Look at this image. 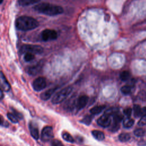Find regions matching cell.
Returning <instances> with one entry per match:
<instances>
[{"instance_id": "18", "label": "cell", "mask_w": 146, "mask_h": 146, "mask_svg": "<svg viewBox=\"0 0 146 146\" xmlns=\"http://www.w3.org/2000/svg\"><path fill=\"white\" fill-rule=\"evenodd\" d=\"M119 112V110L118 108L117 107H111L110 108H108V110H107L104 113L105 114H107L108 115H110V116H113L115 115V114Z\"/></svg>"}, {"instance_id": "32", "label": "cell", "mask_w": 146, "mask_h": 146, "mask_svg": "<svg viewBox=\"0 0 146 146\" xmlns=\"http://www.w3.org/2000/svg\"><path fill=\"white\" fill-rule=\"evenodd\" d=\"M13 114H14L18 119H22L23 116H22V114L20 113L19 112H18V111H15V110L13 109Z\"/></svg>"}, {"instance_id": "34", "label": "cell", "mask_w": 146, "mask_h": 146, "mask_svg": "<svg viewBox=\"0 0 146 146\" xmlns=\"http://www.w3.org/2000/svg\"><path fill=\"white\" fill-rule=\"evenodd\" d=\"M146 115V107H144L141 108V116Z\"/></svg>"}, {"instance_id": "11", "label": "cell", "mask_w": 146, "mask_h": 146, "mask_svg": "<svg viewBox=\"0 0 146 146\" xmlns=\"http://www.w3.org/2000/svg\"><path fill=\"white\" fill-rule=\"evenodd\" d=\"M29 129L30 132V134L32 136V137L34 139H38L39 135V131L38 128L36 125H34L32 123H30L29 124Z\"/></svg>"}, {"instance_id": "30", "label": "cell", "mask_w": 146, "mask_h": 146, "mask_svg": "<svg viewBox=\"0 0 146 146\" xmlns=\"http://www.w3.org/2000/svg\"><path fill=\"white\" fill-rule=\"evenodd\" d=\"M137 124L139 126H143L146 125V115L141 116V119L138 121Z\"/></svg>"}, {"instance_id": "20", "label": "cell", "mask_w": 146, "mask_h": 146, "mask_svg": "<svg viewBox=\"0 0 146 146\" xmlns=\"http://www.w3.org/2000/svg\"><path fill=\"white\" fill-rule=\"evenodd\" d=\"M118 138L121 142H127L130 140L131 136L129 133H122L119 135Z\"/></svg>"}, {"instance_id": "27", "label": "cell", "mask_w": 146, "mask_h": 146, "mask_svg": "<svg viewBox=\"0 0 146 146\" xmlns=\"http://www.w3.org/2000/svg\"><path fill=\"white\" fill-rule=\"evenodd\" d=\"M145 134V130L142 128H138L134 131V135L137 137H141Z\"/></svg>"}, {"instance_id": "16", "label": "cell", "mask_w": 146, "mask_h": 146, "mask_svg": "<svg viewBox=\"0 0 146 146\" xmlns=\"http://www.w3.org/2000/svg\"><path fill=\"white\" fill-rule=\"evenodd\" d=\"M105 108H106V106H104V105L95 106V107H94L93 108H92L90 110V112L92 115H97V114L100 113L101 112H102L103 111V110H104Z\"/></svg>"}, {"instance_id": "1", "label": "cell", "mask_w": 146, "mask_h": 146, "mask_svg": "<svg viewBox=\"0 0 146 146\" xmlns=\"http://www.w3.org/2000/svg\"><path fill=\"white\" fill-rule=\"evenodd\" d=\"M33 9L38 13L48 16H55L63 13V9L61 6L46 2L39 3Z\"/></svg>"}, {"instance_id": "28", "label": "cell", "mask_w": 146, "mask_h": 146, "mask_svg": "<svg viewBox=\"0 0 146 146\" xmlns=\"http://www.w3.org/2000/svg\"><path fill=\"white\" fill-rule=\"evenodd\" d=\"M120 128V123H115L113 121L112 126L110 128V131L112 132H116Z\"/></svg>"}, {"instance_id": "7", "label": "cell", "mask_w": 146, "mask_h": 146, "mask_svg": "<svg viewBox=\"0 0 146 146\" xmlns=\"http://www.w3.org/2000/svg\"><path fill=\"white\" fill-rule=\"evenodd\" d=\"M46 80L43 77H38L33 82L32 86L33 89L36 91H40L46 87Z\"/></svg>"}, {"instance_id": "15", "label": "cell", "mask_w": 146, "mask_h": 146, "mask_svg": "<svg viewBox=\"0 0 146 146\" xmlns=\"http://www.w3.org/2000/svg\"><path fill=\"white\" fill-rule=\"evenodd\" d=\"M91 133H92V136L94 137V138H95L98 140L102 141V140H103L105 138L104 134L103 133V132H102L100 131L93 130V131H92Z\"/></svg>"}, {"instance_id": "2", "label": "cell", "mask_w": 146, "mask_h": 146, "mask_svg": "<svg viewBox=\"0 0 146 146\" xmlns=\"http://www.w3.org/2000/svg\"><path fill=\"white\" fill-rule=\"evenodd\" d=\"M39 26V22L35 18L29 16H21L16 19V27L22 31L33 30Z\"/></svg>"}, {"instance_id": "9", "label": "cell", "mask_w": 146, "mask_h": 146, "mask_svg": "<svg viewBox=\"0 0 146 146\" xmlns=\"http://www.w3.org/2000/svg\"><path fill=\"white\" fill-rule=\"evenodd\" d=\"M88 101V97L87 95L80 96L76 102V108L77 110H80L83 108L87 104Z\"/></svg>"}, {"instance_id": "5", "label": "cell", "mask_w": 146, "mask_h": 146, "mask_svg": "<svg viewBox=\"0 0 146 146\" xmlns=\"http://www.w3.org/2000/svg\"><path fill=\"white\" fill-rule=\"evenodd\" d=\"M41 38L44 41L55 40L58 38V33L54 30L45 29L41 33Z\"/></svg>"}, {"instance_id": "23", "label": "cell", "mask_w": 146, "mask_h": 146, "mask_svg": "<svg viewBox=\"0 0 146 146\" xmlns=\"http://www.w3.org/2000/svg\"><path fill=\"white\" fill-rule=\"evenodd\" d=\"M130 77V73L128 71H124L120 74V79L122 81L127 80Z\"/></svg>"}, {"instance_id": "14", "label": "cell", "mask_w": 146, "mask_h": 146, "mask_svg": "<svg viewBox=\"0 0 146 146\" xmlns=\"http://www.w3.org/2000/svg\"><path fill=\"white\" fill-rule=\"evenodd\" d=\"M40 0H18V3L21 6H27L38 3Z\"/></svg>"}, {"instance_id": "19", "label": "cell", "mask_w": 146, "mask_h": 146, "mask_svg": "<svg viewBox=\"0 0 146 146\" xmlns=\"http://www.w3.org/2000/svg\"><path fill=\"white\" fill-rule=\"evenodd\" d=\"M134 124V120L130 118V117H126L123 120V126L125 128H130Z\"/></svg>"}, {"instance_id": "3", "label": "cell", "mask_w": 146, "mask_h": 146, "mask_svg": "<svg viewBox=\"0 0 146 146\" xmlns=\"http://www.w3.org/2000/svg\"><path fill=\"white\" fill-rule=\"evenodd\" d=\"M72 91V87L71 86L66 87L59 92H58L52 98V103L54 104H59L63 102L71 93Z\"/></svg>"}, {"instance_id": "6", "label": "cell", "mask_w": 146, "mask_h": 146, "mask_svg": "<svg viewBox=\"0 0 146 146\" xmlns=\"http://www.w3.org/2000/svg\"><path fill=\"white\" fill-rule=\"evenodd\" d=\"M54 137V132L51 126L44 127L41 132V139L43 141H48Z\"/></svg>"}, {"instance_id": "29", "label": "cell", "mask_w": 146, "mask_h": 146, "mask_svg": "<svg viewBox=\"0 0 146 146\" xmlns=\"http://www.w3.org/2000/svg\"><path fill=\"white\" fill-rule=\"evenodd\" d=\"M51 146H64V145L59 140L55 139L51 141Z\"/></svg>"}, {"instance_id": "24", "label": "cell", "mask_w": 146, "mask_h": 146, "mask_svg": "<svg viewBox=\"0 0 146 146\" xmlns=\"http://www.w3.org/2000/svg\"><path fill=\"white\" fill-rule=\"evenodd\" d=\"M120 91L121 92L122 94H123L124 95H128L132 91V88L130 86H128V85H125L123 86L121 89Z\"/></svg>"}, {"instance_id": "8", "label": "cell", "mask_w": 146, "mask_h": 146, "mask_svg": "<svg viewBox=\"0 0 146 146\" xmlns=\"http://www.w3.org/2000/svg\"><path fill=\"white\" fill-rule=\"evenodd\" d=\"M97 124L102 127H109L111 124V119L110 116L105 113L102 115L97 120Z\"/></svg>"}, {"instance_id": "25", "label": "cell", "mask_w": 146, "mask_h": 146, "mask_svg": "<svg viewBox=\"0 0 146 146\" xmlns=\"http://www.w3.org/2000/svg\"><path fill=\"white\" fill-rule=\"evenodd\" d=\"M35 58L34 54L31 53H26L24 55V60L26 62H30Z\"/></svg>"}, {"instance_id": "31", "label": "cell", "mask_w": 146, "mask_h": 146, "mask_svg": "<svg viewBox=\"0 0 146 146\" xmlns=\"http://www.w3.org/2000/svg\"><path fill=\"white\" fill-rule=\"evenodd\" d=\"M132 110L131 108L128 107L124 110L123 113L127 116V117H130L132 113Z\"/></svg>"}, {"instance_id": "12", "label": "cell", "mask_w": 146, "mask_h": 146, "mask_svg": "<svg viewBox=\"0 0 146 146\" xmlns=\"http://www.w3.org/2000/svg\"><path fill=\"white\" fill-rule=\"evenodd\" d=\"M1 89L5 91H7L10 90V84L6 79L5 75L3 74V72H1Z\"/></svg>"}, {"instance_id": "17", "label": "cell", "mask_w": 146, "mask_h": 146, "mask_svg": "<svg viewBox=\"0 0 146 146\" xmlns=\"http://www.w3.org/2000/svg\"><path fill=\"white\" fill-rule=\"evenodd\" d=\"M141 107L138 104H135L133 107V115L135 117L141 116Z\"/></svg>"}, {"instance_id": "4", "label": "cell", "mask_w": 146, "mask_h": 146, "mask_svg": "<svg viewBox=\"0 0 146 146\" xmlns=\"http://www.w3.org/2000/svg\"><path fill=\"white\" fill-rule=\"evenodd\" d=\"M43 51V48L39 45L23 44L20 48V52L22 54L31 53L33 54H40Z\"/></svg>"}, {"instance_id": "35", "label": "cell", "mask_w": 146, "mask_h": 146, "mask_svg": "<svg viewBox=\"0 0 146 146\" xmlns=\"http://www.w3.org/2000/svg\"><path fill=\"white\" fill-rule=\"evenodd\" d=\"M2 2H3V0H1V1H0V3H2Z\"/></svg>"}, {"instance_id": "33", "label": "cell", "mask_w": 146, "mask_h": 146, "mask_svg": "<svg viewBox=\"0 0 146 146\" xmlns=\"http://www.w3.org/2000/svg\"><path fill=\"white\" fill-rule=\"evenodd\" d=\"M137 145L139 146H145L146 145V140H140L138 142Z\"/></svg>"}, {"instance_id": "10", "label": "cell", "mask_w": 146, "mask_h": 146, "mask_svg": "<svg viewBox=\"0 0 146 146\" xmlns=\"http://www.w3.org/2000/svg\"><path fill=\"white\" fill-rule=\"evenodd\" d=\"M42 67H43L42 63V62H39L38 63L36 64L35 65H34L33 66L30 67L28 68L27 72L30 75H37L40 72Z\"/></svg>"}, {"instance_id": "26", "label": "cell", "mask_w": 146, "mask_h": 146, "mask_svg": "<svg viewBox=\"0 0 146 146\" xmlns=\"http://www.w3.org/2000/svg\"><path fill=\"white\" fill-rule=\"evenodd\" d=\"M7 118L13 123H17L18 122V119L13 114L11 113H8L7 114Z\"/></svg>"}, {"instance_id": "22", "label": "cell", "mask_w": 146, "mask_h": 146, "mask_svg": "<svg viewBox=\"0 0 146 146\" xmlns=\"http://www.w3.org/2000/svg\"><path fill=\"white\" fill-rule=\"evenodd\" d=\"M62 137L63 139L70 143H74V139L73 137L68 132H63L62 133Z\"/></svg>"}, {"instance_id": "13", "label": "cell", "mask_w": 146, "mask_h": 146, "mask_svg": "<svg viewBox=\"0 0 146 146\" xmlns=\"http://www.w3.org/2000/svg\"><path fill=\"white\" fill-rule=\"evenodd\" d=\"M55 90H56V88H50V89H48V90H46V91L42 92L40 95V99L43 100H47L48 99H49L50 98V97L54 93Z\"/></svg>"}, {"instance_id": "21", "label": "cell", "mask_w": 146, "mask_h": 146, "mask_svg": "<svg viewBox=\"0 0 146 146\" xmlns=\"http://www.w3.org/2000/svg\"><path fill=\"white\" fill-rule=\"evenodd\" d=\"M92 119H93V116L91 115H87V116H84L82 119V120H80V122L82 123L83 124H84L85 125H88L91 123Z\"/></svg>"}]
</instances>
